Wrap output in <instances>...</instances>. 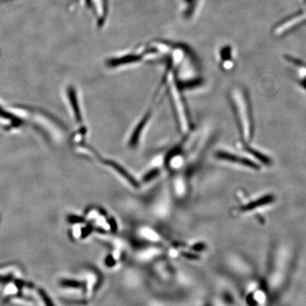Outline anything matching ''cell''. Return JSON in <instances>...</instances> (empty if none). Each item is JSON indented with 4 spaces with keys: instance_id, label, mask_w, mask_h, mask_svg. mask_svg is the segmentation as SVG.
<instances>
[{
    "instance_id": "obj_1",
    "label": "cell",
    "mask_w": 306,
    "mask_h": 306,
    "mask_svg": "<svg viewBox=\"0 0 306 306\" xmlns=\"http://www.w3.org/2000/svg\"><path fill=\"white\" fill-rule=\"evenodd\" d=\"M231 96L242 138L246 142H249L252 137V123L245 93L241 88H234Z\"/></svg>"
},
{
    "instance_id": "obj_2",
    "label": "cell",
    "mask_w": 306,
    "mask_h": 306,
    "mask_svg": "<svg viewBox=\"0 0 306 306\" xmlns=\"http://www.w3.org/2000/svg\"><path fill=\"white\" fill-rule=\"evenodd\" d=\"M305 22L306 8H304L300 11L295 12L277 23L274 26L273 33L277 36H282Z\"/></svg>"
},
{
    "instance_id": "obj_3",
    "label": "cell",
    "mask_w": 306,
    "mask_h": 306,
    "mask_svg": "<svg viewBox=\"0 0 306 306\" xmlns=\"http://www.w3.org/2000/svg\"><path fill=\"white\" fill-rule=\"evenodd\" d=\"M217 157H218L221 160H227L231 162H235V163H238L242 164V165L246 166L253 169H258L259 167L256 165V163L252 160H249L248 159L245 158V157L238 156V155H233L229 153H226V152H218L216 154Z\"/></svg>"
},
{
    "instance_id": "obj_4",
    "label": "cell",
    "mask_w": 306,
    "mask_h": 306,
    "mask_svg": "<svg viewBox=\"0 0 306 306\" xmlns=\"http://www.w3.org/2000/svg\"><path fill=\"white\" fill-rule=\"evenodd\" d=\"M201 0H182V13L186 19H191L192 16L194 15L197 9V5H199Z\"/></svg>"
},
{
    "instance_id": "obj_5",
    "label": "cell",
    "mask_w": 306,
    "mask_h": 306,
    "mask_svg": "<svg viewBox=\"0 0 306 306\" xmlns=\"http://www.w3.org/2000/svg\"><path fill=\"white\" fill-rule=\"evenodd\" d=\"M221 58L223 61V67L226 70L231 69L233 65L232 61V49L229 46H226L221 50Z\"/></svg>"
},
{
    "instance_id": "obj_6",
    "label": "cell",
    "mask_w": 306,
    "mask_h": 306,
    "mask_svg": "<svg viewBox=\"0 0 306 306\" xmlns=\"http://www.w3.org/2000/svg\"><path fill=\"white\" fill-rule=\"evenodd\" d=\"M63 286H69V287L77 288L81 286V283L79 281L73 280H64L62 281Z\"/></svg>"
},
{
    "instance_id": "obj_7",
    "label": "cell",
    "mask_w": 306,
    "mask_h": 306,
    "mask_svg": "<svg viewBox=\"0 0 306 306\" xmlns=\"http://www.w3.org/2000/svg\"><path fill=\"white\" fill-rule=\"evenodd\" d=\"M70 221L72 223H83L84 222V219L82 217L75 216V215H72L70 217Z\"/></svg>"
},
{
    "instance_id": "obj_8",
    "label": "cell",
    "mask_w": 306,
    "mask_h": 306,
    "mask_svg": "<svg viewBox=\"0 0 306 306\" xmlns=\"http://www.w3.org/2000/svg\"><path fill=\"white\" fill-rule=\"evenodd\" d=\"M42 296H43L44 301L47 303V306H55L50 300V298L48 297V295L45 293H42Z\"/></svg>"
},
{
    "instance_id": "obj_9",
    "label": "cell",
    "mask_w": 306,
    "mask_h": 306,
    "mask_svg": "<svg viewBox=\"0 0 306 306\" xmlns=\"http://www.w3.org/2000/svg\"><path fill=\"white\" fill-rule=\"evenodd\" d=\"M107 265L108 266L111 267L114 265V259L112 256H109L107 259Z\"/></svg>"
},
{
    "instance_id": "obj_10",
    "label": "cell",
    "mask_w": 306,
    "mask_h": 306,
    "mask_svg": "<svg viewBox=\"0 0 306 306\" xmlns=\"http://www.w3.org/2000/svg\"><path fill=\"white\" fill-rule=\"evenodd\" d=\"M90 231H91V228L88 227V228H85V229H84V231H83V237H84V236L86 237V235L89 234V233H90Z\"/></svg>"
},
{
    "instance_id": "obj_11",
    "label": "cell",
    "mask_w": 306,
    "mask_h": 306,
    "mask_svg": "<svg viewBox=\"0 0 306 306\" xmlns=\"http://www.w3.org/2000/svg\"><path fill=\"white\" fill-rule=\"evenodd\" d=\"M302 4L303 5V8H306V0H301Z\"/></svg>"
}]
</instances>
